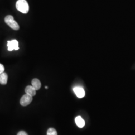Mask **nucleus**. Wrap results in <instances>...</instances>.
I'll return each instance as SVG.
<instances>
[{
  "mask_svg": "<svg viewBox=\"0 0 135 135\" xmlns=\"http://www.w3.org/2000/svg\"><path fill=\"white\" fill-rule=\"evenodd\" d=\"M47 135H58L57 132L54 128H49L47 132Z\"/></svg>",
  "mask_w": 135,
  "mask_h": 135,
  "instance_id": "obj_10",
  "label": "nucleus"
},
{
  "mask_svg": "<svg viewBox=\"0 0 135 135\" xmlns=\"http://www.w3.org/2000/svg\"><path fill=\"white\" fill-rule=\"evenodd\" d=\"M7 46L8 50L9 51H12L13 50H18L19 49V43L16 40L8 41Z\"/></svg>",
  "mask_w": 135,
  "mask_h": 135,
  "instance_id": "obj_4",
  "label": "nucleus"
},
{
  "mask_svg": "<svg viewBox=\"0 0 135 135\" xmlns=\"http://www.w3.org/2000/svg\"><path fill=\"white\" fill-rule=\"evenodd\" d=\"M4 70H5L4 66L2 64H0V74L4 72Z\"/></svg>",
  "mask_w": 135,
  "mask_h": 135,
  "instance_id": "obj_11",
  "label": "nucleus"
},
{
  "mask_svg": "<svg viewBox=\"0 0 135 135\" xmlns=\"http://www.w3.org/2000/svg\"><path fill=\"white\" fill-rule=\"evenodd\" d=\"M18 11L23 14H27L29 10V4L26 0H18L16 4Z\"/></svg>",
  "mask_w": 135,
  "mask_h": 135,
  "instance_id": "obj_1",
  "label": "nucleus"
},
{
  "mask_svg": "<svg viewBox=\"0 0 135 135\" xmlns=\"http://www.w3.org/2000/svg\"><path fill=\"white\" fill-rule=\"evenodd\" d=\"M5 23L10 26V28L14 30H18L20 28L19 25L16 21L14 19V17L12 16L8 15L5 18Z\"/></svg>",
  "mask_w": 135,
  "mask_h": 135,
  "instance_id": "obj_2",
  "label": "nucleus"
},
{
  "mask_svg": "<svg viewBox=\"0 0 135 135\" xmlns=\"http://www.w3.org/2000/svg\"><path fill=\"white\" fill-rule=\"evenodd\" d=\"M45 88L47 89H48V87H47V86H46V87H45Z\"/></svg>",
  "mask_w": 135,
  "mask_h": 135,
  "instance_id": "obj_13",
  "label": "nucleus"
},
{
  "mask_svg": "<svg viewBox=\"0 0 135 135\" xmlns=\"http://www.w3.org/2000/svg\"><path fill=\"white\" fill-rule=\"evenodd\" d=\"M75 122L78 127L80 128L84 127V126L85 125V121L81 116H78L75 118Z\"/></svg>",
  "mask_w": 135,
  "mask_h": 135,
  "instance_id": "obj_7",
  "label": "nucleus"
},
{
  "mask_svg": "<svg viewBox=\"0 0 135 135\" xmlns=\"http://www.w3.org/2000/svg\"><path fill=\"white\" fill-rule=\"evenodd\" d=\"M8 75L6 73L0 74V84L2 85H6L8 82Z\"/></svg>",
  "mask_w": 135,
  "mask_h": 135,
  "instance_id": "obj_8",
  "label": "nucleus"
},
{
  "mask_svg": "<svg viewBox=\"0 0 135 135\" xmlns=\"http://www.w3.org/2000/svg\"><path fill=\"white\" fill-rule=\"evenodd\" d=\"M26 94L31 96L33 97L36 94V90L32 86H28L25 89Z\"/></svg>",
  "mask_w": 135,
  "mask_h": 135,
  "instance_id": "obj_6",
  "label": "nucleus"
},
{
  "mask_svg": "<svg viewBox=\"0 0 135 135\" xmlns=\"http://www.w3.org/2000/svg\"><path fill=\"white\" fill-rule=\"evenodd\" d=\"M32 86L34 87L36 90H39L41 87V83L38 79H34L32 81Z\"/></svg>",
  "mask_w": 135,
  "mask_h": 135,
  "instance_id": "obj_9",
  "label": "nucleus"
},
{
  "mask_svg": "<svg viewBox=\"0 0 135 135\" xmlns=\"http://www.w3.org/2000/svg\"><path fill=\"white\" fill-rule=\"evenodd\" d=\"M33 101V97L28 94L23 95L20 100V104L23 106H27Z\"/></svg>",
  "mask_w": 135,
  "mask_h": 135,
  "instance_id": "obj_3",
  "label": "nucleus"
},
{
  "mask_svg": "<svg viewBox=\"0 0 135 135\" xmlns=\"http://www.w3.org/2000/svg\"><path fill=\"white\" fill-rule=\"evenodd\" d=\"M17 135H28V134L23 131H20L18 133Z\"/></svg>",
  "mask_w": 135,
  "mask_h": 135,
  "instance_id": "obj_12",
  "label": "nucleus"
},
{
  "mask_svg": "<svg viewBox=\"0 0 135 135\" xmlns=\"http://www.w3.org/2000/svg\"><path fill=\"white\" fill-rule=\"evenodd\" d=\"M73 91L79 98H82L85 96V92L81 87H75Z\"/></svg>",
  "mask_w": 135,
  "mask_h": 135,
  "instance_id": "obj_5",
  "label": "nucleus"
}]
</instances>
